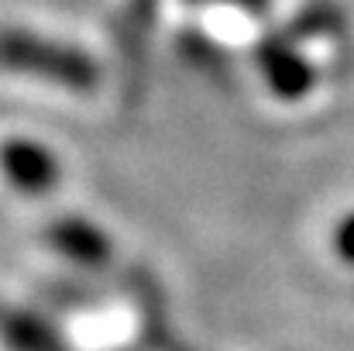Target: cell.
Here are the masks:
<instances>
[{"instance_id": "4", "label": "cell", "mask_w": 354, "mask_h": 351, "mask_svg": "<svg viewBox=\"0 0 354 351\" xmlns=\"http://www.w3.org/2000/svg\"><path fill=\"white\" fill-rule=\"evenodd\" d=\"M341 251L354 262V217L344 224V231H341Z\"/></svg>"}, {"instance_id": "3", "label": "cell", "mask_w": 354, "mask_h": 351, "mask_svg": "<svg viewBox=\"0 0 354 351\" xmlns=\"http://www.w3.org/2000/svg\"><path fill=\"white\" fill-rule=\"evenodd\" d=\"M272 62H275V66H272V83H275V87H282L286 93H296V90H303V83H306V73L299 69V62H292V59H282V55H275Z\"/></svg>"}, {"instance_id": "2", "label": "cell", "mask_w": 354, "mask_h": 351, "mask_svg": "<svg viewBox=\"0 0 354 351\" xmlns=\"http://www.w3.org/2000/svg\"><path fill=\"white\" fill-rule=\"evenodd\" d=\"M0 165L10 176V183L21 186V190H28V193H38V190H45V186L55 183V162H52V155L41 152L31 141H7L3 152H0Z\"/></svg>"}, {"instance_id": "1", "label": "cell", "mask_w": 354, "mask_h": 351, "mask_svg": "<svg viewBox=\"0 0 354 351\" xmlns=\"http://www.w3.org/2000/svg\"><path fill=\"white\" fill-rule=\"evenodd\" d=\"M0 59L14 69H31V73H41V76H55L62 83H90V66L66 52V48H52V45H41L28 35H0Z\"/></svg>"}]
</instances>
